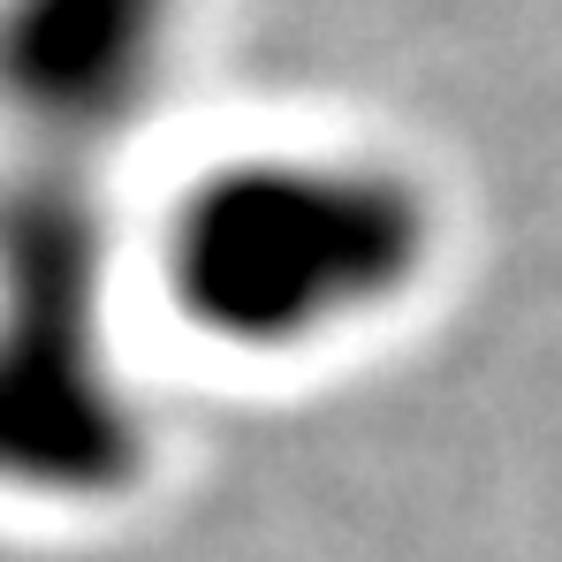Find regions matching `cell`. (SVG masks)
Listing matches in <instances>:
<instances>
[{"label": "cell", "instance_id": "6da1fadb", "mask_svg": "<svg viewBox=\"0 0 562 562\" xmlns=\"http://www.w3.org/2000/svg\"><path fill=\"white\" fill-rule=\"evenodd\" d=\"M434 259V205L387 160L251 153L190 183L160 281L205 342L281 358L387 312Z\"/></svg>", "mask_w": 562, "mask_h": 562}, {"label": "cell", "instance_id": "7a4b0ae2", "mask_svg": "<svg viewBox=\"0 0 562 562\" xmlns=\"http://www.w3.org/2000/svg\"><path fill=\"white\" fill-rule=\"evenodd\" d=\"M99 213L77 168L0 205V479L38 494L122 486L137 434L99 373Z\"/></svg>", "mask_w": 562, "mask_h": 562}, {"label": "cell", "instance_id": "3957f363", "mask_svg": "<svg viewBox=\"0 0 562 562\" xmlns=\"http://www.w3.org/2000/svg\"><path fill=\"white\" fill-rule=\"evenodd\" d=\"M190 0H0V114L54 160L85 168L137 130L176 69Z\"/></svg>", "mask_w": 562, "mask_h": 562}]
</instances>
